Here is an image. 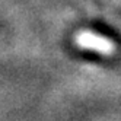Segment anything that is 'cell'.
Returning <instances> with one entry per match:
<instances>
[{"mask_svg": "<svg viewBox=\"0 0 121 121\" xmlns=\"http://www.w3.org/2000/svg\"><path fill=\"white\" fill-rule=\"evenodd\" d=\"M79 44L83 47H88V48H96L101 51H109L112 48V45L109 42H107L105 39L98 38L92 35V34H82L79 37Z\"/></svg>", "mask_w": 121, "mask_h": 121, "instance_id": "6da1fadb", "label": "cell"}]
</instances>
